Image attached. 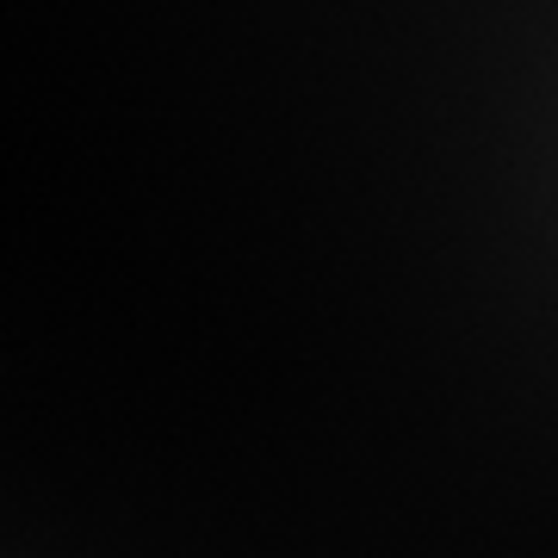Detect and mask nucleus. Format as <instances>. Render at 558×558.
Returning <instances> with one entry per match:
<instances>
[]
</instances>
